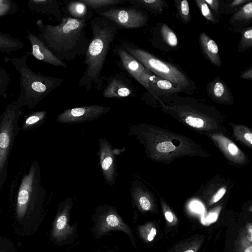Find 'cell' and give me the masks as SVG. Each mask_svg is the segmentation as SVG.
Instances as JSON below:
<instances>
[{
  "instance_id": "6da1fadb",
  "label": "cell",
  "mask_w": 252,
  "mask_h": 252,
  "mask_svg": "<svg viewBox=\"0 0 252 252\" xmlns=\"http://www.w3.org/2000/svg\"><path fill=\"white\" fill-rule=\"evenodd\" d=\"M13 184L10 190L13 227L19 235H32L42 224L48 206L38 161L33 159L19 181Z\"/></svg>"
},
{
  "instance_id": "7a4b0ae2",
  "label": "cell",
  "mask_w": 252,
  "mask_h": 252,
  "mask_svg": "<svg viewBox=\"0 0 252 252\" xmlns=\"http://www.w3.org/2000/svg\"><path fill=\"white\" fill-rule=\"evenodd\" d=\"M128 135L134 136L142 144L150 159L165 164L184 157L208 158L209 152L189 137L154 125H132Z\"/></svg>"
},
{
  "instance_id": "3957f363",
  "label": "cell",
  "mask_w": 252,
  "mask_h": 252,
  "mask_svg": "<svg viewBox=\"0 0 252 252\" xmlns=\"http://www.w3.org/2000/svg\"><path fill=\"white\" fill-rule=\"evenodd\" d=\"M176 94L158 100L162 112L206 136L216 132L230 135L223 126L225 117L217 108L194 98Z\"/></svg>"
},
{
  "instance_id": "277c9868",
  "label": "cell",
  "mask_w": 252,
  "mask_h": 252,
  "mask_svg": "<svg viewBox=\"0 0 252 252\" xmlns=\"http://www.w3.org/2000/svg\"><path fill=\"white\" fill-rule=\"evenodd\" d=\"M86 21L67 16L63 17L58 25H52L38 20L36 24L40 33L36 36L56 57L72 61L85 55L90 44Z\"/></svg>"
},
{
  "instance_id": "5b68a950",
  "label": "cell",
  "mask_w": 252,
  "mask_h": 252,
  "mask_svg": "<svg viewBox=\"0 0 252 252\" xmlns=\"http://www.w3.org/2000/svg\"><path fill=\"white\" fill-rule=\"evenodd\" d=\"M93 36L85 54L83 63L86 69L79 81V86L90 92L93 88L99 90L103 79L102 72L106 57L119 28L109 20L97 16L91 21Z\"/></svg>"
},
{
  "instance_id": "8992f818",
  "label": "cell",
  "mask_w": 252,
  "mask_h": 252,
  "mask_svg": "<svg viewBox=\"0 0 252 252\" xmlns=\"http://www.w3.org/2000/svg\"><path fill=\"white\" fill-rule=\"evenodd\" d=\"M28 55L20 58L5 57V62H10L20 75L19 96L15 100L20 108L27 106L33 109L42 99L63 82V78L46 76L32 70L27 64Z\"/></svg>"
},
{
  "instance_id": "52a82bcc",
  "label": "cell",
  "mask_w": 252,
  "mask_h": 252,
  "mask_svg": "<svg viewBox=\"0 0 252 252\" xmlns=\"http://www.w3.org/2000/svg\"><path fill=\"white\" fill-rule=\"evenodd\" d=\"M121 46L156 76L178 85L184 93H189L192 91L193 87L191 80L175 65L164 62L149 52L128 43L123 42Z\"/></svg>"
},
{
  "instance_id": "ba28073f",
  "label": "cell",
  "mask_w": 252,
  "mask_h": 252,
  "mask_svg": "<svg viewBox=\"0 0 252 252\" xmlns=\"http://www.w3.org/2000/svg\"><path fill=\"white\" fill-rule=\"evenodd\" d=\"M21 114V108L13 101L0 116V192L7 179L9 157L19 130Z\"/></svg>"
},
{
  "instance_id": "9c48e42d",
  "label": "cell",
  "mask_w": 252,
  "mask_h": 252,
  "mask_svg": "<svg viewBox=\"0 0 252 252\" xmlns=\"http://www.w3.org/2000/svg\"><path fill=\"white\" fill-rule=\"evenodd\" d=\"M91 219L94 224L91 232L96 239L101 238L110 231H119L126 234L132 245L135 246L130 225L124 220L114 206L107 204L97 206Z\"/></svg>"
},
{
  "instance_id": "30bf717a",
  "label": "cell",
  "mask_w": 252,
  "mask_h": 252,
  "mask_svg": "<svg viewBox=\"0 0 252 252\" xmlns=\"http://www.w3.org/2000/svg\"><path fill=\"white\" fill-rule=\"evenodd\" d=\"M73 206L72 197L68 196L58 204L53 220L49 238L56 246H63L72 243L77 237L78 221L70 224V212Z\"/></svg>"
},
{
  "instance_id": "8fae6325",
  "label": "cell",
  "mask_w": 252,
  "mask_h": 252,
  "mask_svg": "<svg viewBox=\"0 0 252 252\" xmlns=\"http://www.w3.org/2000/svg\"><path fill=\"white\" fill-rule=\"evenodd\" d=\"M99 16L116 24L119 28L131 29L144 26L148 20V15L139 7L110 6L95 10Z\"/></svg>"
},
{
  "instance_id": "7c38bea8",
  "label": "cell",
  "mask_w": 252,
  "mask_h": 252,
  "mask_svg": "<svg viewBox=\"0 0 252 252\" xmlns=\"http://www.w3.org/2000/svg\"><path fill=\"white\" fill-rule=\"evenodd\" d=\"M207 136L219 149L229 163L238 167L249 164L248 156L230 138V135L216 132Z\"/></svg>"
},
{
  "instance_id": "4fadbf2b",
  "label": "cell",
  "mask_w": 252,
  "mask_h": 252,
  "mask_svg": "<svg viewBox=\"0 0 252 252\" xmlns=\"http://www.w3.org/2000/svg\"><path fill=\"white\" fill-rule=\"evenodd\" d=\"M111 109L110 106L98 105L67 109L60 113L56 121L58 123L69 124L91 121L100 117Z\"/></svg>"
},
{
  "instance_id": "5bb4252c",
  "label": "cell",
  "mask_w": 252,
  "mask_h": 252,
  "mask_svg": "<svg viewBox=\"0 0 252 252\" xmlns=\"http://www.w3.org/2000/svg\"><path fill=\"white\" fill-rule=\"evenodd\" d=\"M100 168L106 183L110 187L115 184L117 176V151L105 138L98 140Z\"/></svg>"
},
{
  "instance_id": "9a60e30c",
  "label": "cell",
  "mask_w": 252,
  "mask_h": 252,
  "mask_svg": "<svg viewBox=\"0 0 252 252\" xmlns=\"http://www.w3.org/2000/svg\"><path fill=\"white\" fill-rule=\"evenodd\" d=\"M116 51L123 67L135 80L150 92V80L154 74L122 46L118 47Z\"/></svg>"
},
{
  "instance_id": "2e32d148",
  "label": "cell",
  "mask_w": 252,
  "mask_h": 252,
  "mask_svg": "<svg viewBox=\"0 0 252 252\" xmlns=\"http://www.w3.org/2000/svg\"><path fill=\"white\" fill-rule=\"evenodd\" d=\"M134 94V90L131 81L121 73L110 78L102 92V96L106 98L119 99Z\"/></svg>"
},
{
  "instance_id": "e0dca14e",
  "label": "cell",
  "mask_w": 252,
  "mask_h": 252,
  "mask_svg": "<svg viewBox=\"0 0 252 252\" xmlns=\"http://www.w3.org/2000/svg\"><path fill=\"white\" fill-rule=\"evenodd\" d=\"M26 38L31 45V50L27 55H31L36 59L49 63L56 67L66 68V63L56 57L36 35L27 30Z\"/></svg>"
},
{
  "instance_id": "ac0fdd59",
  "label": "cell",
  "mask_w": 252,
  "mask_h": 252,
  "mask_svg": "<svg viewBox=\"0 0 252 252\" xmlns=\"http://www.w3.org/2000/svg\"><path fill=\"white\" fill-rule=\"evenodd\" d=\"M209 97L217 103L226 105L233 104L234 97L226 84L217 76L206 86Z\"/></svg>"
},
{
  "instance_id": "d6986e66",
  "label": "cell",
  "mask_w": 252,
  "mask_h": 252,
  "mask_svg": "<svg viewBox=\"0 0 252 252\" xmlns=\"http://www.w3.org/2000/svg\"><path fill=\"white\" fill-rule=\"evenodd\" d=\"M150 93L158 100L183 92L178 85L153 75L150 83Z\"/></svg>"
},
{
  "instance_id": "ffe728a7",
  "label": "cell",
  "mask_w": 252,
  "mask_h": 252,
  "mask_svg": "<svg viewBox=\"0 0 252 252\" xmlns=\"http://www.w3.org/2000/svg\"><path fill=\"white\" fill-rule=\"evenodd\" d=\"M130 190L133 205L144 211H148L151 209V193L143 183L138 180L133 181Z\"/></svg>"
},
{
  "instance_id": "44dd1931",
  "label": "cell",
  "mask_w": 252,
  "mask_h": 252,
  "mask_svg": "<svg viewBox=\"0 0 252 252\" xmlns=\"http://www.w3.org/2000/svg\"><path fill=\"white\" fill-rule=\"evenodd\" d=\"M28 6L32 12L52 16L59 21L63 18L60 5L56 0H30Z\"/></svg>"
},
{
  "instance_id": "7402d4cb",
  "label": "cell",
  "mask_w": 252,
  "mask_h": 252,
  "mask_svg": "<svg viewBox=\"0 0 252 252\" xmlns=\"http://www.w3.org/2000/svg\"><path fill=\"white\" fill-rule=\"evenodd\" d=\"M199 42L200 48L206 58L213 65L218 67L221 65L222 62L219 53L217 43L204 32L199 34Z\"/></svg>"
},
{
  "instance_id": "603a6c76",
  "label": "cell",
  "mask_w": 252,
  "mask_h": 252,
  "mask_svg": "<svg viewBox=\"0 0 252 252\" xmlns=\"http://www.w3.org/2000/svg\"><path fill=\"white\" fill-rule=\"evenodd\" d=\"M66 9L69 17L73 18L87 20L92 16L91 9L81 0L69 1Z\"/></svg>"
},
{
  "instance_id": "cb8c5ba5",
  "label": "cell",
  "mask_w": 252,
  "mask_h": 252,
  "mask_svg": "<svg viewBox=\"0 0 252 252\" xmlns=\"http://www.w3.org/2000/svg\"><path fill=\"white\" fill-rule=\"evenodd\" d=\"M235 139L247 147L252 148V130L242 124L229 123Z\"/></svg>"
},
{
  "instance_id": "d4e9b609",
  "label": "cell",
  "mask_w": 252,
  "mask_h": 252,
  "mask_svg": "<svg viewBox=\"0 0 252 252\" xmlns=\"http://www.w3.org/2000/svg\"><path fill=\"white\" fill-rule=\"evenodd\" d=\"M24 44L20 40L0 31V53H10L23 48Z\"/></svg>"
},
{
  "instance_id": "484cf974",
  "label": "cell",
  "mask_w": 252,
  "mask_h": 252,
  "mask_svg": "<svg viewBox=\"0 0 252 252\" xmlns=\"http://www.w3.org/2000/svg\"><path fill=\"white\" fill-rule=\"evenodd\" d=\"M47 112L45 110L37 111L29 115L24 121L21 129L27 131L36 128L45 122Z\"/></svg>"
},
{
  "instance_id": "4316f807",
  "label": "cell",
  "mask_w": 252,
  "mask_h": 252,
  "mask_svg": "<svg viewBox=\"0 0 252 252\" xmlns=\"http://www.w3.org/2000/svg\"><path fill=\"white\" fill-rule=\"evenodd\" d=\"M127 2L156 12L162 11L165 2L162 0H127Z\"/></svg>"
},
{
  "instance_id": "83f0119b",
  "label": "cell",
  "mask_w": 252,
  "mask_h": 252,
  "mask_svg": "<svg viewBox=\"0 0 252 252\" xmlns=\"http://www.w3.org/2000/svg\"><path fill=\"white\" fill-rule=\"evenodd\" d=\"M252 19V1L243 5L230 19V22H248Z\"/></svg>"
},
{
  "instance_id": "f1b7e54d",
  "label": "cell",
  "mask_w": 252,
  "mask_h": 252,
  "mask_svg": "<svg viewBox=\"0 0 252 252\" xmlns=\"http://www.w3.org/2000/svg\"><path fill=\"white\" fill-rule=\"evenodd\" d=\"M90 9L96 10L127 2V0H81Z\"/></svg>"
},
{
  "instance_id": "f546056e",
  "label": "cell",
  "mask_w": 252,
  "mask_h": 252,
  "mask_svg": "<svg viewBox=\"0 0 252 252\" xmlns=\"http://www.w3.org/2000/svg\"><path fill=\"white\" fill-rule=\"evenodd\" d=\"M160 32L163 39L168 45L172 47L177 46L178 40L176 34L166 24L162 25Z\"/></svg>"
},
{
  "instance_id": "4dcf8cb0",
  "label": "cell",
  "mask_w": 252,
  "mask_h": 252,
  "mask_svg": "<svg viewBox=\"0 0 252 252\" xmlns=\"http://www.w3.org/2000/svg\"><path fill=\"white\" fill-rule=\"evenodd\" d=\"M252 47V27L247 28L242 32V36L238 45V50L244 52Z\"/></svg>"
},
{
  "instance_id": "1f68e13d",
  "label": "cell",
  "mask_w": 252,
  "mask_h": 252,
  "mask_svg": "<svg viewBox=\"0 0 252 252\" xmlns=\"http://www.w3.org/2000/svg\"><path fill=\"white\" fill-rule=\"evenodd\" d=\"M174 1L182 21L186 23H189L191 19L189 2L186 0Z\"/></svg>"
},
{
  "instance_id": "d6a6232c",
  "label": "cell",
  "mask_w": 252,
  "mask_h": 252,
  "mask_svg": "<svg viewBox=\"0 0 252 252\" xmlns=\"http://www.w3.org/2000/svg\"><path fill=\"white\" fill-rule=\"evenodd\" d=\"M17 4L11 0H0V17L16 12Z\"/></svg>"
},
{
  "instance_id": "836d02e7",
  "label": "cell",
  "mask_w": 252,
  "mask_h": 252,
  "mask_svg": "<svg viewBox=\"0 0 252 252\" xmlns=\"http://www.w3.org/2000/svg\"><path fill=\"white\" fill-rule=\"evenodd\" d=\"M9 80V75L7 70L0 67V96H6Z\"/></svg>"
},
{
  "instance_id": "e575fe53",
  "label": "cell",
  "mask_w": 252,
  "mask_h": 252,
  "mask_svg": "<svg viewBox=\"0 0 252 252\" xmlns=\"http://www.w3.org/2000/svg\"><path fill=\"white\" fill-rule=\"evenodd\" d=\"M195 2L198 7L202 15L209 21L215 23V18L210 10V8L204 1V0H196Z\"/></svg>"
},
{
  "instance_id": "d590c367",
  "label": "cell",
  "mask_w": 252,
  "mask_h": 252,
  "mask_svg": "<svg viewBox=\"0 0 252 252\" xmlns=\"http://www.w3.org/2000/svg\"><path fill=\"white\" fill-rule=\"evenodd\" d=\"M0 252H19L8 238L0 234Z\"/></svg>"
},
{
  "instance_id": "8d00e7d4",
  "label": "cell",
  "mask_w": 252,
  "mask_h": 252,
  "mask_svg": "<svg viewBox=\"0 0 252 252\" xmlns=\"http://www.w3.org/2000/svg\"><path fill=\"white\" fill-rule=\"evenodd\" d=\"M209 8L213 10V11L217 13L219 11L220 2L218 0H204Z\"/></svg>"
},
{
  "instance_id": "74e56055",
  "label": "cell",
  "mask_w": 252,
  "mask_h": 252,
  "mask_svg": "<svg viewBox=\"0 0 252 252\" xmlns=\"http://www.w3.org/2000/svg\"><path fill=\"white\" fill-rule=\"evenodd\" d=\"M240 78L247 80L252 79V67H251L249 68L244 71L240 75Z\"/></svg>"
},
{
  "instance_id": "f35d334b",
  "label": "cell",
  "mask_w": 252,
  "mask_h": 252,
  "mask_svg": "<svg viewBox=\"0 0 252 252\" xmlns=\"http://www.w3.org/2000/svg\"><path fill=\"white\" fill-rule=\"evenodd\" d=\"M251 0H234L230 4L232 7H236L243 4L247 3Z\"/></svg>"
},
{
  "instance_id": "ab89813d",
  "label": "cell",
  "mask_w": 252,
  "mask_h": 252,
  "mask_svg": "<svg viewBox=\"0 0 252 252\" xmlns=\"http://www.w3.org/2000/svg\"><path fill=\"white\" fill-rule=\"evenodd\" d=\"M157 234V230L155 228L152 227L150 232L147 236V239L148 241H152L155 238Z\"/></svg>"
},
{
  "instance_id": "60d3db41",
  "label": "cell",
  "mask_w": 252,
  "mask_h": 252,
  "mask_svg": "<svg viewBox=\"0 0 252 252\" xmlns=\"http://www.w3.org/2000/svg\"><path fill=\"white\" fill-rule=\"evenodd\" d=\"M165 217L167 220L169 222H172L173 220V216L172 213L170 211H166L165 213Z\"/></svg>"
},
{
  "instance_id": "b9f144b4",
  "label": "cell",
  "mask_w": 252,
  "mask_h": 252,
  "mask_svg": "<svg viewBox=\"0 0 252 252\" xmlns=\"http://www.w3.org/2000/svg\"><path fill=\"white\" fill-rule=\"evenodd\" d=\"M217 219V215L216 214H210L207 219V221L209 222H212L215 221Z\"/></svg>"
},
{
  "instance_id": "7bdbcfd3",
  "label": "cell",
  "mask_w": 252,
  "mask_h": 252,
  "mask_svg": "<svg viewBox=\"0 0 252 252\" xmlns=\"http://www.w3.org/2000/svg\"><path fill=\"white\" fill-rule=\"evenodd\" d=\"M248 239L250 242H252V227L251 224H250L248 228Z\"/></svg>"
},
{
  "instance_id": "ee69618b",
  "label": "cell",
  "mask_w": 252,
  "mask_h": 252,
  "mask_svg": "<svg viewBox=\"0 0 252 252\" xmlns=\"http://www.w3.org/2000/svg\"><path fill=\"white\" fill-rule=\"evenodd\" d=\"M244 252H252V246H250L246 249Z\"/></svg>"
},
{
  "instance_id": "f6af8a7d",
  "label": "cell",
  "mask_w": 252,
  "mask_h": 252,
  "mask_svg": "<svg viewBox=\"0 0 252 252\" xmlns=\"http://www.w3.org/2000/svg\"><path fill=\"white\" fill-rule=\"evenodd\" d=\"M96 252H115L110 251H97Z\"/></svg>"
},
{
  "instance_id": "bcb514c9",
  "label": "cell",
  "mask_w": 252,
  "mask_h": 252,
  "mask_svg": "<svg viewBox=\"0 0 252 252\" xmlns=\"http://www.w3.org/2000/svg\"><path fill=\"white\" fill-rule=\"evenodd\" d=\"M185 252H194V251L192 250H188L186 251Z\"/></svg>"
}]
</instances>
